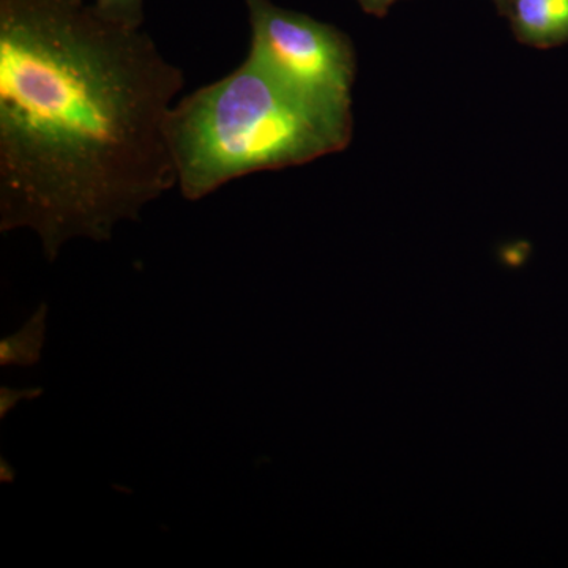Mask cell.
Returning a JSON list of instances; mask_svg holds the SVG:
<instances>
[{"label":"cell","mask_w":568,"mask_h":568,"mask_svg":"<svg viewBox=\"0 0 568 568\" xmlns=\"http://www.w3.org/2000/svg\"><path fill=\"white\" fill-rule=\"evenodd\" d=\"M77 2L0 11V231L31 230L48 261L74 239L110 241L178 185L182 70L136 26Z\"/></svg>","instance_id":"6da1fadb"},{"label":"cell","mask_w":568,"mask_h":568,"mask_svg":"<svg viewBox=\"0 0 568 568\" xmlns=\"http://www.w3.org/2000/svg\"><path fill=\"white\" fill-rule=\"evenodd\" d=\"M366 11L373 14H384L396 0H358Z\"/></svg>","instance_id":"ba28073f"},{"label":"cell","mask_w":568,"mask_h":568,"mask_svg":"<svg viewBox=\"0 0 568 568\" xmlns=\"http://www.w3.org/2000/svg\"><path fill=\"white\" fill-rule=\"evenodd\" d=\"M100 13L122 24L136 26L138 0H97Z\"/></svg>","instance_id":"8992f818"},{"label":"cell","mask_w":568,"mask_h":568,"mask_svg":"<svg viewBox=\"0 0 568 568\" xmlns=\"http://www.w3.org/2000/svg\"><path fill=\"white\" fill-rule=\"evenodd\" d=\"M43 394V388H13L2 387L0 388V417L6 418L9 416L11 410L14 409L20 402L24 399H36Z\"/></svg>","instance_id":"52a82bcc"},{"label":"cell","mask_w":568,"mask_h":568,"mask_svg":"<svg viewBox=\"0 0 568 568\" xmlns=\"http://www.w3.org/2000/svg\"><path fill=\"white\" fill-rule=\"evenodd\" d=\"M511 26L523 43L552 48L568 41V0H510Z\"/></svg>","instance_id":"277c9868"},{"label":"cell","mask_w":568,"mask_h":568,"mask_svg":"<svg viewBox=\"0 0 568 568\" xmlns=\"http://www.w3.org/2000/svg\"><path fill=\"white\" fill-rule=\"evenodd\" d=\"M245 2L253 31L250 58L310 103L351 114L355 74L351 41L331 26L267 0Z\"/></svg>","instance_id":"3957f363"},{"label":"cell","mask_w":568,"mask_h":568,"mask_svg":"<svg viewBox=\"0 0 568 568\" xmlns=\"http://www.w3.org/2000/svg\"><path fill=\"white\" fill-rule=\"evenodd\" d=\"M353 114L310 103L254 59L174 104L170 121L178 186L200 201L224 183L343 151Z\"/></svg>","instance_id":"7a4b0ae2"},{"label":"cell","mask_w":568,"mask_h":568,"mask_svg":"<svg viewBox=\"0 0 568 568\" xmlns=\"http://www.w3.org/2000/svg\"><path fill=\"white\" fill-rule=\"evenodd\" d=\"M48 305L41 304L20 331L0 342V365L33 366L41 361L47 339Z\"/></svg>","instance_id":"5b68a950"}]
</instances>
